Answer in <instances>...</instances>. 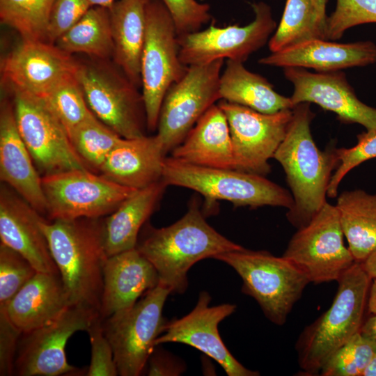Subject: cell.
<instances>
[{
    "label": "cell",
    "instance_id": "obj_1",
    "mask_svg": "<svg viewBox=\"0 0 376 376\" xmlns=\"http://www.w3.org/2000/svg\"><path fill=\"white\" fill-rule=\"evenodd\" d=\"M144 227L136 248L155 268L159 284L171 293L186 291L187 274L195 263L244 248L209 225L196 203L182 218L169 226L157 228L146 224Z\"/></svg>",
    "mask_w": 376,
    "mask_h": 376
},
{
    "label": "cell",
    "instance_id": "obj_2",
    "mask_svg": "<svg viewBox=\"0 0 376 376\" xmlns=\"http://www.w3.org/2000/svg\"><path fill=\"white\" fill-rule=\"evenodd\" d=\"M310 104L294 106L285 136L273 157L283 167L293 198L286 217L297 229L307 225L327 203L331 174L339 164L336 148L322 151L315 145L310 127L315 115Z\"/></svg>",
    "mask_w": 376,
    "mask_h": 376
},
{
    "label": "cell",
    "instance_id": "obj_3",
    "mask_svg": "<svg viewBox=\"0 0 376 376\" xmlns=\"http://www.w3.org/2000/svg\"><path fill=\"white\" fill-rule=\"evenodd\" d=\"M40 226L47 240L70 306L99 312L103 290V265L107 258L101 219L81 218L47 221Z\"/></svg>",
    "mask_w": 376,
    "mask_h": 376
},
{
    "label": "cell",
    "instance_id": "obj_4",
    "mask_svg": "<svg viewBox=\"0 0 376 376\" xmlns=\"http://www.w3.org/2000/svg\"><path fill=\"white\" fill-rule=\"evenodd\" d=\"M372 279L355 262L337 281L331 305L299 335L295 349L306 375H314L327 359L360 331Z\"/></svg>",
    "mask_w": 376,
    "mask_h": 376
},
{
    "label": "cell",
    "instance_id": "obj_5",
    "mask_svg": "<svg viewBox=\"0 0 376 376\" xmlns=\"http://www.w3.org/2000/svg\"><path fill=\"white\" fill-rule=\"evenodd\" d=\"M169 185L188 188L201 194L207 208L217 201H227L235 206L257 208L269 205L290 209L291 194L265 176L235 169L200 166L164 159L162 178Z\"/></svg>",
    "mask_w": 376,
    "mask_h": 376
},
{
    "label": "cell",
    "instance_id": "obj_6",
    "mask_svg": "<svg viewBox=\"0 0 376 376\" xmlns=\"http://www.w3.org/2000/svg\"><path fill=\"white\" fill-rule=\"evenodd\" d=\"M214 259L231 267L242 281V291L253 297L265 317L283 325L310 283L306 275L284 257L266 251L240 250Z\"/></svg>",
    "mask_w": 376,
    "mask_h": 376
},
{
    "label": "cell",
    "instance_id": "obj_7",
    "mask_svg": "<svg viewBox=\"0 0 376 376\" xmlns=\"http://www.w3.org/2000/svg\"><path fill=\"white\" fill-rule=\"evenodd\" d=\"M75 78L90 109L100 121L125 139L146 135L142 93L115 63L97 58L77 61Z\"/></svg>",
    "mask_w": 376,
    "mask_h": 376
},
{
    "label": "cell",
    "instance_id": "obj_8",
    "mask_svg": "<svg viewBox=\"0 0 376 376\" xmlns=\"http://www.w3.org/2000/svg\"><path fill=\"white\" fill-rule=\"evenodd\" d=\"M179 51L178 34L170 13L161 0H150L141 61V93L150 131L157 130L167 91L187 71Z\"/></svg>",
    "mask_w": 376,
    "mask_h": 376
},
{
    "label": "cell",
    "instance_id": "obj_9",
    "mask_svg": "<svg viewBox=\"0 0 376 376\" xmlns=\"http://www.w3.org/2000/svg\"><path fill=\"white\" fill-rule=\"evenodd\" d=\"M171 291L158 284L130 308L102 320L104 333L111 345L118 375L143 373L168 320L162 315Z\"/></svg>",
    "mask_w": 376,
    "mask_h": 376
},
{
    "label": "cell",
    "instance_id": "obj_10",
    "mask_svg": "<svg viewBox=\"0 0 376 376\" xmlns=\"http://www.w3.org/2000/svg\"><path fill=\"white\" fill-rule=\"evenodd\" d=\"M47 212L51 220L99 219L112 213L138 189L120 185L88 169L42 175Z\"/></svg>",
    "mask_w": 376,
    "mask_h": 376
},
{
    "label": "cell",
    "instance_id": "obj_11",
    "mask_svg": "<svg viewBox=\"0 0 376 376\" xmlns=\"http://www.w3.org/2000/svg\"><path fill=\"white\" fill-rule=\"evenodd\" d=\"M343 236L338 210L327 202L307 225L297 229L282 256L310 283L337 281L356 262Z\"/></svg>",
    "mask_w": 376,
    "mask_h": 376
},
{
    "label": "cell",
    "instance_id": "obj_12",
    "mask_svg": "<svg viewBox=\"0 0 376 376\" xmlns=\"http://www.w3.org/2000/svg\"><path fill=\"white\" fill-rule=\"evenodd\" d=\"M224 60L187 66L167 91L160 109L157 136L165 152L185 139L200 118L221 100L219 82Z\"/></svg>",
    "mask_w": 376,
    "mask_h": 376
},
{
    "label": "cell",
    "instance_id": "obj_13",
    "mask_svg": "<svg viewBox=\"0 0 376 376\" xmlns=\"http://www.w3.org/2000/svg\"><path fill=\"white\" fill-rule=\"evenodd\" d=\"M98 317L93 309L69 306L50 322L22 333L18 343L14 375L19 376L78 375L81 370L68 363L65 347L74 333L86 331Z\"/></svg>",
    "mask_w": 376,
    "mask_h": 376
},
{
    "label": "cell",
    "instance_id": "obj_14",
    "mask_svg": "<svg viewBox=\"0 0 376 376\" xmlns=\"http://www.w3.org/2000/svg\"><path fill=\"white\" fill-rule=\"evenodd\" d=\"M19 132L42 175L73 169H88L74 149L68 133L43 100L13 93Z\"/></svg>",
    "mask_w": 376,
    "mask_h": 376
},
{
    "label": "cell",
    "instance_id": "obj_15",
    "mask_svg": "<svg viewBox=\"0 0 376 376\" xmlns=\"http://www.w3.org/2000/svg\"><path fill=\"white\" fill-rule=\"evenodd\" d=\"M254 19L245 26L217 27L178 36L179 56L186 66L201 65L219 59L244 63L263 47L276 28L271 8L264 2L251 4Z\"/></svg>",
    "mask_w": 376,
    "mask_h": 376
},
{
    "label": "cell",
    "instance_id": "obj_16",
    "mask_svg": "<svg viewBox=\"0 0 376 376\" xmlns=\"http://www.w3.org/2000/svg\"><path fill=\"white\" fill-rule=\"evenodd\" d=\"M217 104L228 123L237 170L266 175L271 171L268 161L287 133L292 109L263 113L223 100Z\"/></svg>",
    "mask_w": 376,
    "mask_h": 376
},
{
    "label": "cell",
    "instance_id": "obj_17",
    "mask_svg": "<svg viewBox=\"0 0 376 376\" xmlns=\"http://www.w3.org/2000/svg\"><path fill=\"white\" fill-rule=\"evenodd\" d=\"M77 61L54 44L23 40L1 58V81L12 90L40 99L75 76Z\"/></svg>",
    "mask_w": 376,
    "mask_h": 376
},
{
    "label": "cell",
    "instance_id": "obj_18",
    "mask_svg": "<svg viewBox=\"0 0 376 376\" xmlns=\"http://www.w3.org/2000/svg\"><path fill=\"white\" fill-rule=\"evenodd\" d=\"M211 296L201 291L194 308L181 318L168 321L155 345L179 343L191 346L217 361L228 376H258L260 373L245 368L231 354L218 330L219 324L233 313L236 305L210 306Z\"/></svg>",
    "mask_w": 376,
    "mask_h": 376
},
{
    "label": "cell",
    "instance_id": "obj_19",
    "mask_svg": "<svg viewBox=\"0 0 376 376\" xmlns=\"http://www.w3.org/2000/svg\"><path fill=\"white\" fill-rule=\"evenodd\" d=\"M285 78L294 88L290 100L295 106L315 103L335 113L344 123H358L376 131V109L361 102L342 71L311 72L305 68H283Z\"/></svg>",
    "mask_w": 376,
    "mask_h": 376
},
{
    "label": "cell",
    "instance_id": "obj_20",
    "mask_svg": "<svg viewBox=\"0 0 376 376\" xmlns=\"http://www.w3.org/2000/svg\"><path fill=\"white\" fill-rule=\"evenodd\" d=\"M42 217L13 189L1 185V243L23 256L38 272L59 274L40 226Z\"/></svg>",
    "mask_w": 376,
    "mask_h": 376
},
{
    "label": "cell",
    "instance_id": "obj_21",
    "mask_svg": "<svg viewBox=\"0 0 376 376\" xmlns=\"http://www.w3.org/2000/svg\"><path fill=\"white\" fill-rule=\"evenodd\" d=\"M0 179L40 214L47 203L40 175L17 126L13 104L6 99L0 108Z\"/></svg>",
    "mask_w": 376,
    "mask_h": 376
},
{
    "label": "cell",
    "instance_id": "obj_22",
    "mask_svg": "<svg viewBox=\"0 0 376 376\" xmlns=\"http://www.w3.org/2000/svg\"><path fill=\"white\" fill-rule=\"evenodd\" d=\"M158 284L155 268L136 248L107 257L103 265L100 318L132 308Z\"/></svg>",
    "mask_w": 376,
    "mask_h": 376
},
{
    "label": "cell",
    "instance_id": "obj_23",
    "mask_svg": "<svg viewBox=\"0 0 376 376\" xmlns=\"http://www.w3.org/2000/svg\"><path fill=\"white\" fill-rule=\"evenodd\" d=\"M261 65L312 68L331 72L376 63V45L371 41L349 43L321 38L307 40L260 58Z\"/></svg>",
    "mask_w": 376,
    "mask_h": 376
},
{
    "label": "cell",
    "instance_id": "obj_24",
    "mask_svg": "<svg viewBox=\"0 0 376 376\" xmlns=\"http://www.w3.org/2000/svg\"><path fill=\"white\" fill-rule=\"evenodd\" d=\"M166 155L157 134L123 138L109 154L99 173L124 187L143 189L162 180Z\"/></svg>",
    "mask_w": 376,
    "mask_h": 376
},
{
    "label": "cell",
    "instance_id": "obj_25",
    "mask_svg": "<svg viewBox=\"0 0 376 376\" xmlns=\"http://www.w3.org/2000/svg\"><path fill=\"white\" fill-rule=\"evenodd\" d=\"M171 152V157L184 163L237 170L228 123L225 113L216 104Z\"/></svg>",
    "mask_w": 376,
    "mask_h": 376
},
{
    "label": "cell",
    "instance_id": "obj_26",
    "mask_svg": "<svg viewBox=\"0 0 376 376\" xmlns=\"http://www.w3.org/2000/svg\"><path fill=\"white\" fill-rule=\"evenodd\" d=\"M69 306L60 274L37 272L0 311L22 334L50 322Z\"/></svg>",
    "mask_w": 376,
    "mask_h": 376
},
{
    "label": "cell",
    "instance_id": "obj_27",
    "mask_svg": "<svg viewBox=\"0 0 376 376\" xmlns=\"http://www.w3.org/2000/svg\"><path fill=\"white\" fill-rule=\"evenodd\" d=\"M167 185L162 179L136 190L112 213L101 219L107 257L136 248L141 229L156 210Z\"/></svg>",
    "mask_w": 376,
    "mask_h": 376
},
{
    "label": "cell",
    "instance_id": "obj_28",
    "mask_svg": "<svg viewBox=\"0 0 376 376\" xmlns=\"http://www.w3.org/2000/svg\"><path fill=\"white\" fill-rule=\"evenodd\" d=\"M150 0H118L109 8L114 63L137 87H141V61Z\"/></svg>",
    "mask_w": 376,
    "mask_h": 376
},
{
    "label": "cell",
    "instance_id": "obj_29",
    "mask_svg": "<svg viewBox=\"0 0 376 376\" xmlns=\"http://www.w3.org/2000/svg\"><path fill=\"white\" fill-rule=\"evenodd\" d=\"M221 100L263 113L292 109L290 97L278 93L267 79L248 70L243 63L227 60L219 82Z\"/></svg>",
    "mask_w": 376,
    "mask_h": 376
},
{
    "label": "cell",
    "instance_id": "obj_30",
    "mask_svg": "<svg viewBox=\"0 0 376 376\" xmlns=\"http://www.w3.org/2000/svg\"><path fill=\"white\" fill-rule=\"evenodd\" d=\"M336 207L348 249L355 261L361 263L376 249V194L345 191Z\"/></svg>",
    "mask_w": 376,
    "mask_h": 376
},
{
    "label": "cell",
    "instance_id": "obj_31",
    "mask_svg": "<svg viewBox=\"0 0 376 376\" xmlns=\"http://www.w3.org/2000/svg\"><path fill=\"white\" fill-rule=\"evenodd\" d=\"M54 45L71 55L81 53L100 60L112 58L113 42L109 8L92 6Z\"/></svg>",
    "mask_w": 376,
    "mask_h": 376
},
{
    "label": "cell",
    "instance_id": "obj_32",
    "mask_svg": "<svg viewBox=\"0 0 376 376\" xmlns=\"http://www.w3.org/2000/svg\"><path fill=\"white\" fill-rule=\"evenodd\" d=\"M313 38L325 40L313 1L286 0L281 22L269 40L271 52Z\"/></svg>",
    "mask_w": 376,
    "mask_h": 376
},
{
    "label": "cell",
    "instance_id": "obj_33",
    "mask_svg": "<svg viewBox=\"0 0 376 376\" xmlns=\"http://www.w3.org/2000/svg\"><path fill=\"white\" fill-rule=\"evenodd\" d=\"M56 0H0V21L23 40L46 41L49 19Z\"/></svg>",
    "mask_w": 376,
    "mask_h": 376
},
{
    "label": "cell",
    "instance_id": "obj_34",
    "mask_svg": "<svg viewBox=\"0 0 376 376\" xmlns=\"http://www.w3.org/2000/svg\"><path fill=\"white\" fill-rule=\"evenodd\" d=\"M68 135L78 155L95 173L100 171L109 154L123 139L95 115L71 130Z\"/></svg>",
    "mask_w": 376,
    "mask_h": 376
},
{
    "label": "cell",
    "instance_id": "obj_35",
    "mask_svg": "<svg viewBox=\"0 0 376 376\" xmlns=\"http://www.w3.org/2000/svg\"><path fill=\"white\" fill-rule=\"evenodd\" d=\"M42 100L67 133L94 116L75 76L60 84Z\"/></svg>",
    "mask_w": 376,
    "mask_h": 376
},
{
    "label": "cell",
    "instance_id": "obj_36",
    "mask_svg": "<svg viewBox=\"0 0 376 376\" xmlns=\"http://www.w3.org/2000/svg\"><path fill=\"white\" fill-rule=\"evenodd\" d=\"M376 350L360 331L338 349L324 363L322 376H362Z\"/></svg>",
    "mask_w": 376,
    "mask_h": 376
},
{
    "label": "cell",
    "instance_id": "obj_37",
    "mask_svg": "<svg viewBox=\"0 0 376 376\" xmlns=\"http://www.w3.org/2000/svg\"><path fill=\"white\" fill-rule=\"evenodd\" d=\"M38 271L23 256L0 244V308H5Z\"/></svg>",
    "mask_w": 376,
    "mask_h": 376
},
{
    "label": "cell",
    "instance_id": "obj_38",
    "mask_svg": "<svg viewBox=\"0 0 376 376\" xmlns=\"http://www.w3.org/2000/svg\"><path fill=\"white\" fill-rule=\"evenodd\" d=\"M376 23V0H337L326 21V40H338L354 26Z\"/></svg>",
    "mask_w": 376,
    "mask_h": 376
},
{
    "label": "cell",
    "instance_id": "obj_39",
    "mask_svg": "<svg viewBox=\"0 0 376 376\" xmlns=\"http://www.w3.org/2000/svg\"><path fill=\"white\" fill-rule=\"evenodd\" d=\"M339 159L334 174L331 175L327 195L335 198L341 180L352 169L360 164L376 157V131L366 130L357 135V143L349 148H336Z\"/></svg>",
    "mask_w": 376,
    "mask_h": 376
},
{
    "label": "cell",
    "instance_id": "obj_40",
    "mask_svg": "<svg viewBox=\"0 0 376 376\" xmlns=\"http://www.w3.org/2000/svg\"><path fill=\"white\" fill-rule=\"evenodd\" d=\"M86 331L89 336L91 357L85 375L86 376L118 375L111 345L104 333L102 318H97Z\"/></svg>",
    "mask_w": 376,
    "mask_h": 376
},
{
    "label": "cell",
    "instance_id": "obj_41",
    "mask_svg": "<svg viewBox=\"0 0 376 376\" xmlns=\"http://www.w3.org/2000/svg\"><path fill=\"white\" fill-rule=\"evenodd\" d=\"M174 22L178 36L199 31L211 19L210 7L196 0H161Z\"/></svg>",
    "mask_w": 376,
    "mask_h": 376
},
{
    "label": "cell",
    "instance_id": "obj_42",
    "mask_svg": "<svg viewBox=\"0 0 376 376\" xmlns=\"http://www.w3.org/2000/svg\"><path fill=\"white\" fill-rule=\"evenodd\" d=\"M91 7L88 0H56L49 19L46 42L55 44Z\"/></svg>",
    "mask_w": 376,
    "mask_h": 376
},
{
    "label": "cell",
    "instance_id": "obj_43",
    "mask_svg": "<svg viewBox=\"0 0 376 376\" xmlns=\"http://www.w3.org/2000/svg\"><path fill=\"white\" fill-rule=\"evenodd\" d=\"M22 332L3 311H0V375H14V365Z\"/></svg>",
    "mask_w": 376,
    "mask_h": 376
},
{
    "label": "cell",
    "instance_id": "obj_44",
    "mask_svg": "<svg viewBox=\"0 0 376 376\" xmlns=\"http://www.w3.org/2000/svg\"><path fill=\"white\" fill-rule=\"evenodd\" d=\"M156 345L147 366L148 375H179L185 370L184 363L175 356Z\"/></svg>",
    "mask_w": 376,
    "mask_h": 376
},
{
    "label": "cell",
    "instance_id": "obj_45",
    "mask_svg": "<svg viewBox=\"0 0 376 376\" xmlns=\"http://www.w3.org/2000/svg\"><path fill=\"white\" fill-rule=\"evenodd\" d=\"M359 331L376 350V314H372L363 322Z\"/></svg>",
    "mask_w": 376,
    "mask_h": 376
},
{
    "label": "cell",
    "instance_id": "obj_46",
    "mask_svg": "<svg viewBox=\"0 0 376 376\" xmlns=\"http://www.w3.org/2000/svg\"><path fill=\"white\" fill-rule=\"evenodd\" d=\"M315 8L319 26L325 38L326 21V5L328 0H312Z\"/></svg>",
    "mask_w": 376,
    "mask_h": 376
},
{
    "label": "cell",
    "instance_id": "obj_47",
    "mask_svg": "<svg viewBox=\"0 0 376 376\" xmlns=\"http://www.w3.org/2000/svg\"><path fill=\"white\" fill-rule=\"evenodd\" d=\"M361 265L372 279H376V249L361 263Z\"/></svg>",
    "mask_w": 376,
    "mask_h": 376
},
{
    "label": "cell",
    "instance_id": "obj_48",
    "mask_svg": "<svg viewBox=\"0 0 376 376\" xmlns=\"http://www.w3.org/2000/svg\"><path fill=\"white\" fill-rule=\"evenodd\" d=\"M368 311L376 314V279H372L367 301Z\"/></svg>",
    "mask_w": 376,
    "mask_h": 376
},
{
    "label": "cell",
    "instance_id": "obj_49",
    "mask_svg": "<svg viewBox=\"0 0 376 376\" xmlns=\"http://www.w3.org/2000/svg\"><path fill=\"white\" fill-rule=\"evenodd\" d=\"M362 376H376V352L363 371Z\"/></svg>",
    "mask_w": 376,
    "mask_h": 376
},
{
    "label": "cell",
    "instance_id": "obj_50",
    "mask_svg": "<svg viewBox=\"0 0 376 376\" xmlns=\"http://www.w3.org/2000/svg\"><path fill=\"white\" fill-rule=\"evenodd\" d=\"M92 6L109 8L116 0H88Z\"/></svg>",
    "mask_w": 376,
    "mask_h": 376
}]
</instances>
